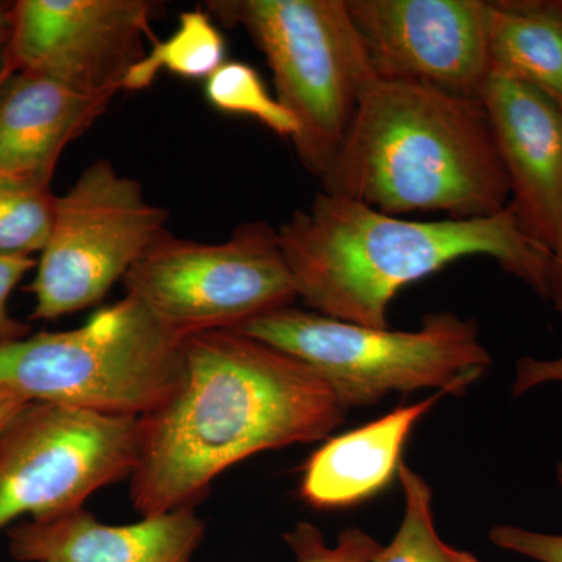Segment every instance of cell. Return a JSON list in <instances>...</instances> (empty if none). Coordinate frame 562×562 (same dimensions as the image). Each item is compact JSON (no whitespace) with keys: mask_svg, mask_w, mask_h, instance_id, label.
I'll return each instance as SVG.
<instances>
[{"mask_svg":"<svg viewBox=\"0 0 562 562\" xmlns=\"http://www.w3.org/2000/svg\"><path fill=\"white\" fill-rule=\"evenodd\" d=\"M346 414L331 387L286 351L238 330L192 335L176 390L138 419L133 508L140 517L195 508L233 465L322 441Z\"/></svg>","mask_w":562,"mask_h":562,"instance_id":"6da1fadb","label":"cell"},{"mask_svg":"<svg viewBox=\"0 0 562 562\" xmlns=\"http://www.w3.org/2000/svg\"><path fill=\"white\" fill-rule=\"evenodd\" d=\"M297 299L314 313L390 328L395 295L461 258L487 257L543 301L552 251L525 235L512 206L479 220L413 221L319 192L279 228Z\"/></svg>","mask_w":562,"mask_h":562,"instance_id":"7a4b0ae2","label":"cell"},{"mask_svg":"<svg viewBox=\"0 0 562 562\" xmlns=\"http://www.w3.org/2000/svg\"><path fill=\"white\" fill-rule=\"evenodd\" d=\"M321 181L394 216L479 220L512 201L483 102L409 81H373Z\"/></svg>","mask_w":562,"mask_h":562,"instance_id":"3957f363","label":"cell"},{"mask_svg":"<svg viewBox=\"0 0 562 562\" xmlns=\"http://www.w3.org/2000/svg\"><path fill=\"white\" fill-rule=\"evenodd\" d=\"M184 341L125 294L72 330L0 344V384L31 403L140 419L179 384Z\"/></svg>","mask_w":562,"mask_h":562,"instance_id":"277c9868","label":"cell"},{"mask_svg":"<svg viewBox=\"0 0 562 562\" xmlns=\"http://www.w3.org/2000/svg\"><path fill=\"white\" fill-rule=\"evenodd\" d=\"M292 355L324 380L347 413L394 392L461 394L491 368L479 322L430 313L412 331L371 328L294 305L233 328Z\"/></svg>","mask_w":562,"mask_h":562,"instance_id":"5b68a950","label":"cell"},{"mask_svg":"<svg viewBox=\"0 0 562 562\" xmlns=\"http://www.w3.org/2000/svg\"><path fill=\"white\" fill-rule=\"evenodd\" d=\"M210 16L243 29L271 68L276 98L299 122L306 171L330 168L362 94L376 80L346 0H211Z\"/></svg>","mask_w":562,"mask_h":562,"instance_id":"8992f818","label":"cell"},{"mask_svg":"<svg viewBox=\"0 0 562 562\" xmlns=\"http://www.w3.org/2000/svg\"><path fill=\"white\" fill-rule=\"evenodd\" d=\"M122 283L127 295L184 339L233 330L297 301L279 231L265 221L246 222L216 244L165 232Z\"/></svg>","mask_w":562,"mask_h":562,"instance_id":"52a82bcc","label":"cell"},{"mask_svg":"<svg viewBox=\"0 0 562 562\" xmlns=\"http://www.w3.org/2000/svg\"><path fill=\"white\" fill-rule=\"evenodd\" d=\"M168 211L106 160L83 169L55 203L54 225L31 284L32 319L55 321L101 303L165 233Z\"/></svg>","mask_w":562,"mask_h":562,"instance_id":"ba28073f","label":"cell"},{"mask_svg":"<svg viewBox=\"0 0 562 562\" xmlns=\"http://www.w3.org/2000/svg\"><path fill=\"white\" fill-rule=\"evenodd\" d=\"M136 458L138 419L31 403L0 436V530L85 508Z\"/></svg>","mask_w":562,"mask_h":562,"instance_id":"9c48e42d","label":"cell"},{"mask_svg":"<svg viewBox=\"0 0 562 562\" xmlns=\"http://www.w3.org/2000/svg\"><path fill=\"white\" fill-rule=\"evenodd\" d=\"M160 3L149 0H20L3 50L16 72L35 74L91 98L122 91L146 57Z\"/></svg>","mask_w":562,"mask_h":562,"instance_id":"30bf717a","label":"cell"},{"mask_svg":"<svg viewBox=\"0 0 562 562\" xmlns=\"http://www.w3.org/2000/svg\"><path fill=\"white\" fill-rule=\"evenodd\" d=\"M376 79L480 99L491 76L484 0H346Z\"/></svg>","mask_w":562,"mask_h":562,"instance_id":"8fae6325","label":"cell"},{"mask_svg":"<svg viewBox=\"0 0 562 562\" xmlns=\"http://www.w3.org/2000/svg\"><path fill=\"white\" fill-rule=\"evenodd\" d=\"M525 235L553 250L562 228V109L542 92L491 74L482 94Z\"/></svg>","mask_w":562,"mask_h":562,"instance_id":"7c38bea8","label":"cell"},{"mask_svg":"<svg viewBox=\"0 0 562 562\" xmlns=\"http://www.w3.org/2000/svg\"><path fill=\"white\" fill-rule=\"evenodd\" d=\"M195 508L109 525L85 508L43 520H24L9 532L20 562H191L205 538Z\"/></svg>","mask_w":562,"mask_h":562,"instance_id":"4fadbf2b","label":"cell"},{"mask_svg":"<svg viewBox=\"0 0 562 562\" xmlns=\"http://www.w3.org/2000/svg\"><path fill=\"white\" fill-rule=\"evenodd\" d=\"M110 102L47 77L14 74L0 94V177L50 188L63 151Z\"/></svg>","mask_w":562,"mask_h":562,"instance_id":"5bb4252c","label":"cell"},{"mask_svg":"<svg viewBox=\"0 0 562 562\" xmlns=\"http://www.w3.org/2000/svg\"><path fill=\"white\" fill-rule=\"evenodd\" d=\"M446 395L449 392H435L322 443L303 465L302 501L314 509H344L390 486L414 428Z\"/></svg>","mask_w":562,"mask_h":562,"instance_id":"9a60e30c","label":"cell"},{"mask_svg":"<svg viewBox=\"0 0 562 562\" xmlns=\"http://www.w3.org/2000/svg\"><path fill=\"white\" fill-rule=\"evenodd\" d=\"M491 74L528 85L562 109V0L487 2Z\"/></svg>","mask_w":562,"mask_h":562,"instance_id":"2e32d148","label":"cell"},{"mask_svg":"<svg viewBox=\"0 0 562 562\" xmlns=\"http://www.w3.org/2000/svg\"><path fill=\"white\" fill-rule=\"evenodd\" d=\"M224 35L209 11L201 9L180 14L179 27L136 63L122 83V91L147 90L161 70L183 79H209L225 63Z\"/></svg>","mask_w":562,"mask_h":562,"instance_id":"e0dca14e","label":"cell"},{"mask_svg":"<svg viewBox=\"0 0 562 562\" xmlns=\"http://www.w3.org/2000/svg\"><path fill=\"white\" fill-rule=\"evenodd\" d=\"M397 476L405 513L394 539L382 546L371 562H480L475 554L442 541L432 514V491L424 476L405 461Z\"/></svg>","mask_w":562,"mask_h":562,"instance_id":"ac0fdd59","label":"cell"},{"mask_svg":"<svg viewBox=\"0 0 562 562\" xmlns=\"http://www.w3.org/2000/svg\"><path fill=\"white\" fill-rule=\"evenodd\" d=\"M205 98L224 113L255 117L269 131L294 140L299 122L266 88L258 70L241 61H225L206 79Z\"/></svg>","mask_w":562,"mask_h":562,"instance_id":"d6986e66","label":"cell"},{"mask_svg":"<svg viewBox=\"0 0 562 562\" xmlns=\"http://www.w3.org/2000/svg\"><path fill=\"white\" fill-rule=\"evenodd\" d=\"M55 203L49 187L0 177V255L41 254L54 225Z\"/></svg>","mask_w":562,"mask_h":562,"instance_id":"ffe728a7","label":"cell"},{"mask_svg":"<svg viewBox=\"0 0 562 562\" xmlns=\"http://www.w3.org/2000/svg\"><path fill=\"white\" fill-rule=\"evenodd\" d=\"M284 542L294 554V562H371L382 543L361 528H347L338 542L330 546L314 524L299 522L284 532Z\"/></svg>","mask_w":562,"mask_h":562,"instance_id":"44dd1931","label":"cell"},{"mask_svg":"<svg viewBox=\"0 0 562 562\" xmlns=\"http://www.w3.org/2000/svg\"><path fill=\"white\" fill-rule=\"evenodd\" d=\"M490 541L497 549L536 562H562V535L528 530L517 525L491 528Z\"/></svg>","mask_w":562,"mask_h":562,"instance_id":"7402d4cb","label":"cell"},{"mask_svg":"<svg viewBox=\"0 0 562 562\" xmlns=\"http://www.w3.org/2000/svg\"><path fill=\"white\" fill-rule=\"evenodd\" d=\"M33 268H36V261L32 257L0 255V344L18 341L29 336L31 328L11 316L9 301L11 292Z\"/></svg>","mask_w":562,"mask_h":562,"instance_id":"603a6c76","label":"cell"},{"mask_svg":"<svg viewBox=\"0 0 562 562\" xmlns=\"http://www.w3.org/2000/svg\"><path fill=\"white\" fill-rule=\"evenodd\" d=\"M547 384H562V353L554 358L522 357L516 362L514 397H522L524 394ZM554 473L562 491V461L557 465Z\"/></svg>","mask_w":562,"mask_h":562,"instance_id":"cb8c5ba5","label":"cell"},{"mask_svg":"<svg viewBox=\"0 0 562 562\" xmlns=\"http://www.w3.org/2000/svg\"><path fill=\"white\" fill-rule=\"evenodd\" d=\"M29 405L31 402L22 397L20 392L11 390L5 384H0V436Z\"/></svg>","mask_w":562,"mask_h":562,"instance_id":"d4e9b609","label":"cell"},{"mask_svg":"<svg viewBox=\"0 0 562 562\" xmlns=\"http://www.w3.org/2000/svg\"><path fill=\"white\" fill-rule=\"evenodd\" d=\"M553 308L562 314V228L558 241L552 250V261H550L549 276V299Z\"/></svg>","mask_w":562,"mask_h":562,"instance_id":"484cf974","label":"cell"},{"mask_svg":"<svg viewBox=\"0 0 562 562\" xmlns=\"http://www.w3.org/2000/svg\"><path fill=\"white\" fill-rule=\"evenodd\" d=\"M11 5L0 2V49L5 46L10 35Z\"/></svg>","mask_w":562,"mask_h":562,"instance_id":"4316f807","label":"cell"},{"mask_svg":"<svg viewBox=\"0 0 562 562\" xmlns=\"http://www.w3.org/2000/svg\"><path fill=\"white\" fill-rule=\"evenodd\" d=\"M14 76V69L11 68L9 58H7L5 50L0 49V94H2L3 88L7 87L11 77Z\"/></svg>","mask_w":562,"mask_h":562,"instance_id":"83f0119b","label":"cell"}]
</instances>
